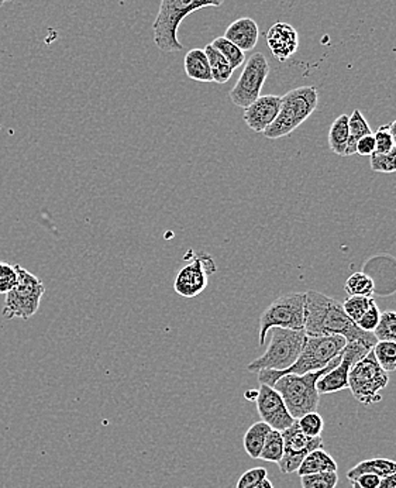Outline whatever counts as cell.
Returning a JSON list of instances; mask_svg holds the SVG:
<instances>
[{
    "label": "cell",
    "instance_id": "7402d4cb",
    "mask_svg": "<svg viewBox=\"0 0 396 488\" xmlns=\"http://www.w3.org/2000/svg\"><path fill=\"white\" fill-rule=\"evenodd\" d=\"M271 427L266 422L260 420L248 428V432L244 435V450L250 456L251 459H260L261 450H263L264 443H266V435L270 433Z\"/></svg>",
    "mask_w": 396,
    "mask_h": 488
},
{
    "label": "cell",
    "instance_id": "30bf717a",
    "mask_svg": "<svg viewBox=\"0 0 396 488\" xmlns=\"http://www.w3.org/2000/svg\"><path fill=\"white\" fill-rule=\"evenodd\" d=\"M270 64L266 56L256 52L248 59L241 72L238 84L230 91V99L238 108H248L253 102L260 98L261 89L270 76Z\"/></svg>",
    "mask_w": 396,
    "mask_h": 488
},
{
    "label": "cell",
    "instance_id": "e575fe53",
    "mask_svg": "<svg viewBox=\"0 0 396 488\" xmlns=\"http://www.w3.org/2000/svg\"><path fill=\"white\" fill-rule=\"evenodd\" d=\"M375 139V153L374 154H387L392 150L393 144L392 136H391L390 126L383 124L374 133Z\"/></svg>",
    "mask_w": 396,
    "mask_h": 488
},
{
    "label": "cell",
    "instance_id": "b9f144b4",
    "mask_svg": "<svg viewBox=\"0 0 396 488\" xmlns=\"http://www.w3.org/2000/svg\"><path fill=\"white\" fill-rule=\"evenodd\" d=\"M388 126H390L391 136H392L393 144L396 147V119L392 123L388 124Z\"/></svg>",
    "mask_w": 396,
    "mask_h": 488
},
{
    "label": "cell",
    "instance_id": "f546056e",
    "mask_svg": "<svg viewBox=\"0 0 396 488\" xmlns=\"http://www.w3.org/2000/svg\"><path fill=\"white\" fill-rule=\"evenodd\" d=\"M374 303L375 301L373 300V296L351 295L343 303V308L351 320L357 323L361 320V316L367 312Z\"/></svg>",
    "mask_w": 396,
    "mask_h": 488
},
{
    "label": "cell",
    "instance_id": "7c38bea8",
    "mask_svg": "<svg viewBox=\"0 0 396 488\" xmlns=\"http://www.w3.org/2000/svg\"><path fill=\"white\" fill-rule=\"evenodd\" d=\"M284 456L278 462L283 474L298 472L299 465L306 456L313 450L323 447L322 437L309 438L299 429L298 422L293 423L288 429L283 430Z\"/></svg>",
    "mask_w": 396,
    "mask_h": 488
},
{
    "label": "cell",
    "instance_id": "44dd1931",
    "mask_svg": "<svg viewBox=\"0 0 396 488\" xmlns=\"http://www.w3.org/2000/svg\"><path fill=\"white\" fill-rule=\"evenodd\" d=\"M348 139H350V129H348L347 114H340L328 131V147L333 153L345 157L347 150Z\"/></svg>",
    "mask_w": 396,
    "mask_h": 488
},
{
    "label": "cell",
    "instance_id": "ee69618b",
    "mask_svg": "<svg viewBox=\"0 0 396 488\" xmlns=\"http://www.w3.org/2000/svg\"><path fill=\"white\" fill-rule=\"evenodd\" d=\"M351 487L353 488H361L360 485L357 484L356 482H351Z\"/></svg>",
    "mask_w": 396,
    "mask_h": 488
},
{
    "label": "cell",
    "instance_id": "9a60e30c",
    "mask_svg": "<svg viewBox=\"0 0 396 488\" xmlns=\"http://www.w3.org/2000/svg\"><path fill=\"white\" fill-rule=\"evenodd\" d=\"M281 102L283 96L276 95L260 96L244 111V122L256 133H264L280 113Z\"/></svg>",
    "mask_w": 396,
    "mask_h": 488
},
{
    "label": "cell",
    "instance_id": "836d02e7",
    "mask_svg": "<svg viewBox=\"0 0 396 488\" xmlns=\"http://www.w3.org/2000/svg\"><path fill=\"white\" fill-rule=\"evenodd\" d=\"M19 280L16 266L0 261V294H7L14 290Z\"/></svg>",
    "mask_w": 396,
    "mask_h": 488
},
{
    "label": "cell",
    "instance_id": "8fae6325",
    "mask_svg": "<svg viewBox=\"0 0 396 488\" xmlns=\"http://www.w3.org/2000/svg\"><path fill=\"white\" fill-rule=\"evenodd\" d=\"M370 350V346L361 342L347 343L341 350V362L319 378L316 384L319 394H335L338 391L348 390V375H350L351 367Z\"/></svg>",
    "mask_w": 396,
    "mask_h": 488
},
{
    "label": "cell",
    "instance_id": "ac0fdd59",
    "mask_svg": "<svg viewBox=\"0 0 396 488\" xmlns=\"http://www.w3.org/2000/svg\"><path fill=\"white\" fill-rule=\"evenodd\" d=\"M184 68H185L188 78L194 79V81L213 82L205 50H189L186 52L185 59H184Z\"/></svg>",
    "mask_w": 396,
    "mask_h": 488
},
{
    "label": "cell",
    "instance_id": "60d3db41",
    "mask_svg": "<svg viewBox=\"0 0 396 488\" xmlns=\"http://www.w3.org/2000/svg\"><path fill=\"white\" fill-rule=\"evenodd\" d=\"M244 397L248 398V400L250 401H256V397H258V390H250L244 394Z\"/></svg>",
    "mask_w": 396,
    "mask_h": 488
},
{
    "label": "cell",
    "instance_id": "74e56055",
    "mask_svg": "<svg viewBox=\"0 0 396 488\" xmlns=\"http://www.w3.org/2000/svg\"><path fill=\"white\" fill-rule=\"evenodd\" d=\"M374 153H375V139H374V134H368L358 141L356 146V154L371 157Z\"/></svg>",
    "mask_w": 396,
    "mask_h": 488
},
{
    "label": "cell",
    "instance_id": "ab89813d",
    "mask_svg": "<svg viewBox=\"0 0 396 488\" xmlns=\"http://www.w3.org/2000/svg\"><path fill=\"white\" fill-rule=\"evenodd\" d=\"M378 488H396V473L382 477V479H381L380 487Z\"/></svg>",
    "mask_w": 396,
    "mask_h": 488
},
{
    "label": "cell",
    "instance_id": "8992f818",
    "mask_svg": "<svg viewBox=\"0 0 396 488\" xmlns=\"http://www.w3.org/2000/svg\"><path fill=\"white\" fill-rule=\"evenodd\" d=\"M271 342L266 353L248 365L250 373H260L261 370L283 371L291 367L298 360L305 345V330L273 328L268 330Z\"/></svg>",
    "mask_w": 396,
    "mask_h": 488
},
{
    "label": "cell",
    "instance_id": "f35d334b",
    "mask_svg": "<svg viewBox=\"0 0 396 488\" xmlns=\"http://www.w3.org/2000/svg\"><path fill=\"white\" fill-rule=\"evenodd\" d=\"M357 483L361 488H378L380 487L381 477L377 474H371V473H365V474L358 475L357 479L353 480Z\"/></svg>",
    "mask_w": 396,
    "mask_h": 488
},
{
    "label": "cell",
    "instance_id": "2e32d148",
    "mask_svg": "<svg viewBox=\"0 0 396 488\" xmlns=\"http://www.w3.org/2000/svg\"><path fill=\"white\" fill-rule=\"evenodd\" d=\"M266 39L268 49L278 61H286L298 51L299 34L291 24L278 22L266 32Z\"/></svg>",
    "mask_w": 396,
    "mask_h": 488
},
{
    "label": "cell",
    "instance_id": "4fadbf2b",
    "mask_svg": "<svg viewBox=\"0 0 396 488\" xmlns=\"http://www.w3.org/2000/svg\"><path fill=\"white\" fill-rule=\"evenodd\" d=\"M216 264L208 254L195 256L176 274L174 290L184 298H195L206 290L209 276L215 273Z\"/></svg>",
    "mask_w": 396,
    "mask_h": 488
},
{
    "label": "cell",
    "instance_id": "7bdbcfd3",
    "mask_svg": "<svg viewBox=\"0 0 396 488\" xmlns=\"http://www.w3.org/2000/svg\"><path fill=\"white\" fill-rule=\"evenodd\" d=\"M256 488H274V485L273 483L268 480V477H266V479L263 480L260 484L256 485Z\"/></svg>",
    "mask_w": 396,
    "mask_h": 488
},
{
    "label": "cell",
    "instance_id": "e0dca14e",
    "mask_svg": "<svg viewBox=\"0 0 396 488\" xmlns=\"http://www.w3.org/2000/svg\"><path fill=\"white\" fill-rule=\"evenodd\" d=\"M223 37L236 44L241 51H251L258 42L260 29H258L256 20L250 19V17H241L226 29Z\"/></svg>",
    "mask_w": 396,
    "mask_h": 488
},
{
    "label": "cell",
    "instance_id": "6da1fadb",
    "mask_svg": "<svg viewBox=\"0 0 396 488\" xmlns=\"http://www.w3.org/2000/svg\"><path fill=\"white\" fill-rule=\"evenodd\" d=\"M305 332L308 336L338 335L350 342L377 345L374 333L364 332L345 312L343 303L318 291L306 293Z\"/></svg>",
    "mask_w": 396,
    "mask_h": 488
},
{
    "label": "cell",
    "instance_id": "7a4b0ae2",
    "mask_svg": "<svg viewBox=\"0 0 396 488\" xmlns=\"http://www.w3.org/2000/svg\"><path fill=\"white\" fill-rule=\"evenodd\" d=\"M346 345L347 340L343 336H306L302 352L291 367L283 371L261 370L258 373V381L260 384L274 387L283 375H306L325 368L333 358L340 355Z\"/></svg>",
    "mask_w": 396,
    "mask_h": 488
},
{
    "label": "cell",
    "instance_id": "1f68e13d",
    "mask_svg": "<svg viewBox=\"0 0 396 488\" xmlns=\"http://www.w3.org/2000/svg\"><path fill=\"white\" fill-rule=\"evenodd\" d=\"M338 483V472L316 473L301 477L302 488H336Z\"/></svg>",
    "mask_w": 396,
    "mask_h": 488
},
{
    "label": "cell",
    "instance_id": "484cf974",
    "mask_svg": "<svg viewBox=\"0 0 396 488\" xmlns=\"http://www.w3.org/2000/svg\"><path fill=\"white\" fill-rule=\"evenodd\" d=\"M212 46L215 47L224 59H228L229 64L233 67V69H238L246 62L244 51H241L236 44L229 41L226 37H218L211 42Z\"/></svg>",
    "mask_w": 396,
    "mask_h": 488
},
{
    "label": "cell",
    "instance_id": "4316f807",
    "mask_svg": "<svg viewBox=\"0 0 396 488\" xmlns=\"http://www.w3.org/2000/svg\"><path fill=\"white\" fill-rule=\"evenodd\" d=\"M345 290L346 293L348 294V296H373V278H371L370 276H367L365 273H361V271L351 274L350 278L346 281Z\"/></svg>",
    "mask_w": 396,
    "mask_h": 488
},
{
    "label": "cell",
    "instance_id": "ffe728a7",
    "mask_svg": "<svg viewBox=\"0 0 396 488\" xmlns=\"http://www.w3.org/2000/svg\"><path fill=\"white\" fill-rule=\"evenodd\" d=\"M365 473L380 475L381 479H382L385 475L396 473V462L395 460L382 459V457L363 460V462L355 465L353 469L348 470L347 479L353 482V480L357 479L358 475L365 474Z\"/></svg>",
    "mask_w": 396,
    "mask_h": 488
},
{
    "label": "cell",
    "instance_id": "d4e9b609",
    "mask_svg": "<svg viewBox=\"0 0 396 488\" xmlns=\"http://www.w3.org/2000/svg\"><path fill=\"white\" fill-rule=\"evenodd\" d=\"M284 456V438L280 430L271 429L266 435L260 459L264 462L278 463Z\"/></svg>",
    "mask_w": 396,
    "mask_h": 488
},
{
    "label": "cell",
    "instance_id": "603a6c76",
    "mask_svg": "<svg viewBox=\"0 0 396 488\" xmlns=\"http://www.w3.org/2000/svg\"><path fill=\"white\" fill-rule=\"evenodd\" d=\"M203 50H205L206 56H208L213 82H216V84H226V82L230 81L234 69L229 64L228 59H224L220 52L215 47L212 46V44H208Z\"/></svg>",
    "mask_w": 396,
    "mask_h": 488
},
{
    "label": "cell",
    "instance_id": "5bb4252c",
    "mask_svg": "<svg viewBox=\"0 0 396 488\" xmlns=\"http://www.w3.org/2000/svg\"><path fill=\"white\" fill-rule=\"evenodd\" d=\"M256 404L261 420L270 425L271 429L283 432L296 422L295 418L289 413L280 393L270 385H260Z\"/></svg>",
    "mask_w": 396,
    "mask_h": 488
},
{
    "label": "cell",
    "instance_id": "d6986e66",
    "mask_svg": "<svg viewBox=\"0 0 396 488\" xmlns=\"http://www.w3.org/2000/svg\"><path fill=\"white\" fill-rule=\"evenodd\" d=\"M338 465L336 460L328 455V452L320 449L313 450L306 456L303 462L301 463L298 469L299 477L308 474H316V473L338 472Z\"/></svg>",
    "mask_w": 396,
    "mask_h": 488
},
{
    "label": "cell",
    "instance_id": "277c9868",
    "mask_svg": "<svg viewBox=\"0 0 396 488\" xmlns=\"http://www.w3.org/2000/svg\"><path fill=\"white\" fill-rule=\"evenodd\" d=\"M341 362V353L333 358L325 368L306 373V375H286L276 381L275 388L283 397L289 413L295 420L303 417L306 413L318 411L320 402V394L318 393L319 378L326 375L331 368H335Z\"/></svg>",
    "mask_w": 396,
    "mask_h": 488
},
{
    "label": "cell",
    "instance_id": "f6af8a7d",
    "mask_svg": "<svg viewBox=\"0 0 396 488\" xmlns=\"http://www.w3.org/2000/svg\"><path fill=\"white\" fill-rule=\"evenodd\" d=\"M6 2H10V0H0V6H4Z\"/></svg>",
    "mask_w": 396,
    "mask_h": 488
},
{
    "label": "cell",
    "instance_id": "4dcf8cb0",
    "mask_svg": "<svg viewBox=\"0 0 396 488\" xmlns=\"http://www.w3.org/2000/svg\"><path fill=\"white\" fill-rule=\"evenodd\" d=\"M296 422H298L299 429L302 430V433H305L309 438L320 437L325 429V420L319 415L318 411L306 413L303 417L296 420Z\"/></svg>",
    "mask_w": 396,
    "mask_h": 488
},
{
    "label": "cell",
    "instance_id": "f1b7e54d",
    "mask_svg": "<svg viewBox=\"0 0 396 488\" xmlns=\"http://www.w3.org/2000/svg\"><path fill=\"white\" fill-rule=\"evenodd\" d=\"M374 356L383 371L392 373L396 370V343L377 342L373 348Z\"/></svg>",
    "mask_w": 396,
    "mask_h": 488
},
{
    "label": "cell",
    "instance_id": "d590c367",
    "mask_svg": "<svg viewBox=\"0 0 396 488\" xmlns=\"http://www.w3.org/2000/svg\"><path fill=\"white\" fill-rule=\"evenodd\" d=\"M268 477V472L264 467H256V469L248 470L241 475L236 488H256L263 480Z\"/></svg>",
    "mask_w": 396,
    "mask_h": 488
},
{
    "label": "cell",
    "instance_id": "cb8c5ba5",
    "mask_svg": "<svg viewBox=\"0 0 396 488\" xmlns=\"http://www.w3.org/2000/svg\"><path fill=\"white\" fill-rule=\"evenodd\" d=\"M348 129H350V139H348L347 150H346L345 157L353 156L356 154V146L363 137L373 134L370 124L364 118V114L361 113L358 109L353 112L351 116H348Z\"/></svg>",
    "mask_w": 396,
    "mask_h": 488
},
{
    "label": "cell",
    "instance_id": "9c48e42d",
    "mask_svg": "<svg viewBox=\"0 0 396 488\" xmlns=\"http://www.w3.org/2000/svg\"><path fill=\"white\" fill-rule=\"evenodd\" d=\"M306 293H292L276 298L260 318V345L273 328L305 330Z\"/></svg>",
    "mask_w": 396,
    "mask_h": 488
},
{
    "label": "cell",
    "instance_id": "52a82bcc",
    "mask_svg": "<svg viewBox=\"0 0 396 488\" xmlns=\"http://www.w3.org/2000/svg\"><path fill=\"white\" fill-rule=\"evenodd\" d=\"M390 375L378 365L373 348L351 367L348 390L360 404L370 407L382 400L381 391L387 388Z\"/></svg>",
    "mask_w": 396,
    "mask_h": 488
},
{
    "label": "cell",
    "instance_id": "3957f363",
    "mask_svg": "<svg viewBox=\"0 0 396 488\" xmlns=\"http://www.w3.org/2000/svg\"><path fill=\"white\" fill-rule=\"evenodd\" d=\"M224 0H161L153 23L154 42L159 51L178 52L184 50L178 39L182 20L196 10L220 7Z\"/></svg>",
    "mask_w": 396,
    "mask_h": 488
},
{
    "label": "cell",
    "instance_id": "d6a6232c",
    "mask_svg": "<svg viewBox=\"0 0 396 488\" xmlns=\"http://www.w3.org/2000/svg\"><path fill=\"white\" fill-rule=\"evenodd\" d=\"M371 169L375 173H396V147L387 154H373L371 156Z\"/></svg>",
    "mask_w": 396,
    "mask_h": 488
},
{
    "label": "cell",
    "instance_id": "5b68a950",
    "mask_svg": "<svg viewBox=\"0 0 396 488\" xmlns=\"http://www.w3.org/2000/svg\"><path fill=\"white\" fill-rule=\"evenodd\" d=\"M319 92L315 86H299L284 95L280 113L264 136L271 140L289 136L305 123L318 108Z\"/></svg>",
    "mask_w": 396,
    "mask_h": 488
},
{
    "label": "cell",
    "instance_id": "ba28073f",
    "mask_svg": "<svg viewBox=\"0 0 396 488\" xmlns=\"http://www.w3.org/2000/svg\"><path fill=\"white\" fill-rule=\"evenodd\" d=\"M19 280L14 290L6 294L4 313L7 320H30L36 315L41 303L42 295L46 293V286L39 277L27 271L22 266H16Z\"/></svg>",
    "mask_w": 396,
    "mask_h": 488
},
{
    "label": "cell",
    "instance_id": "83f0119b",
    "mask_svg": "<svg viewBox=\"0 0 396 488\" xmlns=\"http://www.w3.org/2000/svg\"><path fill=\"white\" fill-rule=\"evenodd\" d=\"M374 336L378 342L396 343V312L395 311H385L381 312L380 323L374 330Z\"/></svg>",
    "mask_w": 396,
    "mask_h": 488
},
{
    "label": "cell",
    "instance_id": "8d00e7d4",
    "mask_svg": "<svg viewBox=\"0 0 396 488\" xmlns=\"http://www.w3.org/2000/svg\"><path fill=\"white\" fill-rule=\"evenodd\" d=\"M380 308H378L377 303H374L370 310L361 316V320L358 321L356 325H357L361 330H364V332L374 333V330H375V328H377L378 323H380Z\"/></svg>",
    "mask_w": 396,
    "mask_h": 488
}]
</instances>
